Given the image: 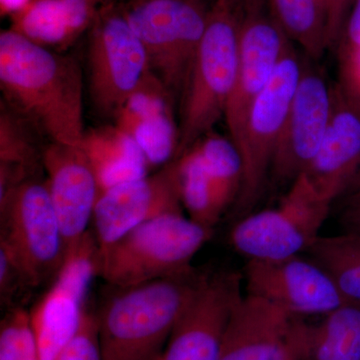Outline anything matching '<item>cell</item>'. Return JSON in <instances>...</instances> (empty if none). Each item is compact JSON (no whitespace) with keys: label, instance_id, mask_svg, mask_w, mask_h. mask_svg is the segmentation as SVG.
Returning <instances> with one entry per match:
<instances>
[{"label":"cell","instance_id":"7402d4cb","mask_svg":"<svg viewBox=\"0 0 360 360\" xmlns=\"http://www.w3.org/2000/svg\"><path fill=\"white\" fill-rule=\"evenodd\" d=\"M317 324L297 319L300 360H360V307L343 303Z\"/></svg>","mask_w":360,"mask_h":360},{"label":"cell","instance_id":"4fadbf2b","mask_svg":"<svg viewBox=\"0 0 360 360\" xmlns=\"http://www.w3.org/2000/svg\"><path fill=\"white\" fill-rule=\"evenodd\" d=\"M303 58L283 131L277 142L271 172L279 181L297 179L319 153L328 129L331 110V85L323 73Z\"/></svg>","mask_w":360,"mask_h":360},{"label":"cell","instance_id":"4dcf8cb0","mask_svg":"<svg viewBox=\"0 0 360 360\" xmlns=\"http://www.w3.org/2000/svg\"><path fill=\"white\" fill-rule=\"evenodd\" d=\"M341 224L345 231L360 234V195L348 196Z\"/></svg>","mask_w":360,"mask_h":360},{"label":"cell","instance_id":"83f0119b","mask_svg":"<svg viewBox=\"0 0 360 360\" xmlns=\"http://www.w3.org/2000/svg\"><path fill=\"white\" fill-rule=\"evenodd\" d=\"M30 290H33V286L25 270L7 246L0 243V302L2 307H13L14 300Z\"/></svg>","mask_w":360,"mask_h":360},{"label":"cell","instance_id":"5b68a950","mask_svg":"<svg viewBox=\"0 0 360 360\" xmlns=\"http://www.w3.org/2000/svg\"><path fill=\"white\" fill-rule=\"evenodd\" d=\"M122 13L141 40L149 68L174 96H182L206 25V0H127Z\"/></svg>","mask_w":360,"mask_h":360},{"label":"cell","instance_id":"52a82bcc","mask_svg":"<svg viewBox=\"0 0 360 360\" xmlns=\"http://www.w3.org/2000/svg\"><path fill=\"white\" fill-rule=\"evenodd\" d=\"M0 243L13 252L33 288L54 281L66 250L46 181L32 177L0 200Z\"/></svg>","mask_w":360,"mask_h":360},{"label":"cell","instance_id":"7c38bea8","mask_svg":"<svg viewBox=\"0 0 360 360\" xmlns=\"http://www.w3.org/2000/svg\"><path fill=\"white\" fill-rule=\"evenodd\" d=\"M243 276L206 272L158 360H219L225 328L241 300Z\"/></svg>","mask_w":360,"mask_h":360},{"label":"cell","instance_id":"1f68e13d","mask_svg":"<svg viewBox=\"0 0 360 360\" xmlns=\"http://www.w3.org/2000/svg\"><path fill=\"white\" fill-rule=\"evenodd\" d=\"M340 82L360 91V56L347 72L341 75Z\"/></svg>","mask_w":360,"mask_h":360},{"label":"cell","instance_id":"6da1fadb","mask_svg":"<svg viewBox=\"0 0 360 360\" xmlns=\"http://www.w3.org/2000/svg\"><path fill=\"white\" fill-rule=\"evenodd\" d=\"M0 87L6 105L51 142L80 146L84 77L75 58L2 30Z\"/></svg>","mask_w":360,"mask_h":360},{"label":"cell","instance_id":"7a4b0ae2","mask_svg":"<svg viewBox=\"0 0 360 360\" xmlns=\"http://www.w3.org/2000/svg\"><path fill=\"white\" fill-rule=\"evenodd\" d=\"M206 272L116 288L96 312L103 360H158Z\"/></svg>","mask_w":360,"mask_h":360},{"label":"cell","instance_id":"f546056e","mask_svg":"<svg viewBox=\"0 0 360 360\" xmlns=\"http://www.w3.org/2000/svg\"><path fill=\"white\" fill-rule=\"evenodd\" d=\"M329 49H338L355 0H328Z\"/></svg>","mask_w":360,"mask_h":360},{"label":"cell","instance_id":"3957f363","mask_svg":"<svg viewBox=\"0 0 360 360\" xmlns=\"http://www.w3.org/2000/svg\"><path fill=\"white\" fill-rule=\"evenodd\" d=\"M243 11L213 0L207 25L182 92L177 158L212 131L224 116L238 71ZM175 158V160H176Z\"/></svg>","mask_w":360,"mask_h":360},{"label":"cell","instance_id":"9a60e30c","mask_svg":"<svg viewBox=\"0 0 360 360\" xmlns=\"http://www.w3.org/2000/svg\"><path fill=\"white\" fill-rule=\"evenodd\" d=\"M246 295L264 298L295 316L324 315L345 303L330 276L311 258L248 260Z\"/></svg>","mask_w":360,"mask_h":360},{"label":"cell","instance_id":"836d02e7","mask_svg":"<svg viewBox=\"0 0 360 360\" xmlns=\"http://www.w3.org/2000/svg\"><path fill=\"white\" fill-rule=\"evenodd\" d=\"M360 195V170L359 174H357L356 179H355L354 184L350 187L348 191V196H356Z\"/></svg>","mask_w":360,"mask_h":360},{"label":"cell","instance_id":"277c9868","mask_svg":"<svg viewBox=\"0 0 360 360\" xmlns=\"http://www.w3.org/2000/svg\"><path fill=\"white\" fill-rule=\"evenodd\" d=\"M212 229L184 212L161 215L135 227L108 248H98L97 276L115 288L184 276Z\"/></svg>","mask_w":360,"mask_h":360},{"label":"cell","instance_id":"f1b7e54d","mask_svg":"<svg viewBox=\"0 0 360 360\" xmlns=\"http://www.w3.org/2000/svg\"><path fill=\"white\" fill-rule=\"evenodd\" d=\"M341 75L347 72L360 56V0H355L338 46Z\"/></svg>","mask_w":360,"mask_h":360},{"label":"cell","instance_id":"8992f818","mask_svg":"<svg viewBox=\"0 0 360 360\" xmlns=\"http://www.w3.org/2000/svg\"><path fill=\"white\" fill-rule=\"evenodd\" d=\"M331 205L305 174H300L278 207L246 215L234 225L231 245L248 260L300 255L319 238Z\"/></svg>","mask_w":360,"mask_h":360},{"label":"cell","instance_id":"d4e9b609","mask_svg":"<svg viewBox=\"0 0 360 360\" xmlns=\"http://www.w3.org/2000/svg\"><path fill=\"white\" fill-rule=\"evenodd\" d=\"M307 252L330 276L345 302L360 307V234L319 236Z\"/></svg>","mask_w":360,"mask_h":360},{"label":"cell","instance_id":"44dd1931","mask_svg":"<svg viewBox=\"0 0 360 360\" xmlns=\"http://www.w3.org/2000/svg\"><path fill=\"white\" fill-rule=\"evenodd\" d=\"M79 146L96 174L99 194L149 174L139 144L115 123L85 130Z\"/></svg>","mask_w":360,"mask_h":360},{"label":"cell","instance_id":"ac0fdd59","mask_svg":"<svg viewBox=\"0 0 360 360\" xmlns=\"http://www.w3.org/2000/svg\"><path fill=\"white\" fill-rule=\"evenodd\" d=\"M42 167L68 255L89 231L98 184L80 146L51 142L42 151Z\"/></svg>","mask_w":360,"mask_h":360},{"label":"cell","instance_id":"ba28073f","mask_svg":"<svg viewBox=\"0 0 360 360\" xmlns=\"http://www.w3.org/2000/svg\"><path fill=\"white\" fill-rule=\"evenodd\" d=\"M89 68L90 97L111 118L150 72L146 49L120 4H104L90 27Z\"/></svg>","mask_w":360,"mask_h":360},{"label":"cell","instance_id":"484cf974","mask_svg":"<svg viewBox=\"0 0 360 360\" xmlns=\"http://www.w3.org/2000/svg\"><path fill=\"white\" fill-rule=\"evenodd\" d=\"M37 131L22 116L1 104L0 111V163L15 165L35 174L42 167V150L33 136Z\"/></svg>","mask_w":360,"mask_h":360},{"label":"cell","instance_id":"603a6c76","mask_svg":"<svg viewBox=\"0 0 360 360\" xmlns=\"http://www.w3.org/2000/svg\"><path fill=\"white\" fill-rule=\"evenodd\" d=\"M175 163L180 198L189 219L213 229L236 200L208 169L195 146L187 149Z\"/></svg>","mask_w":360,"mask_h":360},{"label":"cell","instance_id":"8fae6325","mask_svg":"<svg viewBox=\"0 0 360 360\" xmlns=\"http://www.w3.org/2000/svg\"><path fill=\"white\" fill-rule=\"evenodd\" d=\"M262 7L245 9L241 16L238 71L224 113L229 139L236 148L243 139L253 103L269 84L292 44Z\"/></svg>","mask_w":360,"mask_h":360},{"label":"cell","instance_id":"2e32d148","mask_svg":"<svg viewBox=\"0 0 360 360\" xmlns=\"http://www.w3.org/2000/svg\"><path fill=\"white\" fill-rule=\"evenodd\" d=\"M360 170V91L331 85L328 129L319 153L303 172L321 195L333 202L348 193Z\"/></svg>","mask_w":360,"mask_h":360},{"label":"cell","instance_id":"5bb4252c","mask_svg":"<svg viewBox=\"0 0 360 360\" xmlns=\"http://www.w3.org/2000/svg\"><path fill=\"white\" fill-rule=\"evenodd\" d=\"M175 160L155 172L99 194L92 224L98 248L161 215L184 212Z\"/></svg>","mask_w":360,"mask_h":360},{"label":"cell","instance_id":"cb8c5ba5","mask_svg":"<svg viewBox=\"0 0 360 360\" xmlns=\"http://www.w3.org/2000/svg\"><path fill=\"white\" fill-rule=\"evenodd\" d=\"M277 25L305 56L317 61L328 44V0H269Z\"/></svg>","mask_w":360,"mask_h":360},{"label":"cell","instance_id":"9c48e42d","mask_svg":"<svg viewBox=\"0 0 360 360\" xmlns=\"http://www.w3.org/2000/svg\"><path fill=\"white\" fill-rule=\"evenodd\" d=\"M302 66L303 58L291 44L251 108L238 146L243 175L236 212L241 217L248 215L264 191Z\"/></svg>","mask_w":360,"mask_h":360},{"label":"cell","instance_id":"d6a6232c","mask_svg":"<svg viewBox=\"0 0 360 360\" xmlns=\"http://www.w3.org/2000/svg\"><path fill=\"white\" fill-rule=\"evenodd\" d=\"M241 11L250 8V7L264 6L265 0H229Z\"/></svg>","mask_w":360,"mask_h":360},{"label":"cell","instance_id":"d6986e66","mask_svg":"<svg viewBox=\"0 0 360 360\" xmlns=\"http://www.w3.org/2000/svg\"><path fill=\"white\" fill-rule=\"evenodd\" d=\"M174 96L149 72L112 118L113 123L139 144L149 167H165L177 156L179 125L174 118Z\"/></svg>","mask_w":360,"mask_h":360},{"label":"cell","instance_id":"e0dca14e","mask_svg":"<svg viewBox=\"0 0 360 360\" xmlns=\"http://www.w3.org/2000/svg\"><path fill=\"white\" fill-rule=\"evenodd\" d=\"M297 319L264 298L243 295L225 328L219 360H300Z\"/></svg>","mask_w":360,"mask_h":360},{"label":"cell","instance_id":"30bf717a","mask_svg":"<svg viewBox=\"0 0 360 360\" xmlns=\"http://www.w3.org/2000/svg\"><path fill=\"white\" fill-rule=\"evenodd\" d=\"M97 253L98 245L89 231L68 251L51 290L30 312L40 360H56L77 333L87 293L97 276Z\"/></svg>","mask_w":360,"mask_h":360},{"label":"cell","instance_id":"4316f807","mask_svg":"<svg viewBox=\"0 0 360 360\" xmlns=\"http://www.w3.org/2000/svg\"><path fill=\"white\" fill-rule=\"evenodd\" d=\"M56 360H103L96 314L85 309L77 333Z\"/></svg>","mask_w":360,"mask_h":360},{"label":"cell","instance_id":"ffe728a7","mask_svg":"<svg viewBox=\"0 0 360 360\" xmlns=\"http://www.w3.org/2000/svg\"><path fill=\"white\" fill-rule=\"evenodd\" d=\"M110 0H26L11 13L9 30L60 52L89 30Z\"/></svg>","mask_w":360,"mask_h":360}]
</instances>
